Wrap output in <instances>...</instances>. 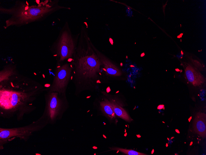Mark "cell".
I'll use <instances>...</instances> for the list:
<instances>
[{"mask_svg": "<svg viewBox=\"0 0 206 155\" xmlns=\"http://www.w3.org/2000/svg\"><path fill=\"white\" fill-rule=\"evenodd\" d=\"M45 89L39 83L19 73L0 82V116L21 121L35 109L34 102Z\"/></svg>", "mask_w": 206, "mask_h": 155, "instance_id": "1", "label": "cell"}, {"mask_svg": "<svg viewBox=\"0 0 206 155\" xmlns=\"http://www.w3.org/2000/svg\"><path fill=\"white\" fill-rule=\"evenodd\" d=\"M71 80L74 95L95 90L101 78V63L93 49L86 27L82 25L76 49L71 61Z\"/></svg>", "mask_w": 206, "mask_h": 155, "instance_id": "2", "label": "cell"}, {"mask_svg": "<svg viewBox=\"0 0 206 155\" xmlns=\"http://www.w3.org/2000/svg\"><path fill=\"white\" fill-rule=\"evenodd\" d=\"M59 0H45L37 5L29 6L27 1H17L9 8L0 7L1 14L8 15L9 17L3 26L6 29L10 26L20 27L33 22L42 21L49 16L62 9L70 8L60 5Z\"/></svg>", "mask_w": 206, "mask_h": 155, "instance_id": "3", "label": "cell"}, {"mask_svg": "<svg viewBox=\"0 0 206 155\" xmlns=\"http://www.w3.org/2000/svg\"><path fill=\"white\" fill-rule=\"evenodd\" d=\"M79 33L73 35L66 22L61 29L56 40L51 48L57 62L72 60L76 49Z\"/></svg>", "mask_w": 206, "mask_h": 155, "instance_id": "4", "label": "cell"}, {"mask_svg": "<svg viewBox=\"0 0 206 155\" xmlns=\"http://www.w3.org/2000/svg\"><path fill=\"white\" fill-rule=\"evenodd\" d=\"M45 106L41 116L47 125H53L62 118L69 107L66 94L56 92H46Z\"/></svg>", "mask_w": 206, "mask_h": 155, "instance_id": "5", "label": "cell"}, {"mask_svg": "<svg viewBox=\"0 0 206 155\" xmlns=\"http://www.w3.org/2000/svg\"><path fill=\"white\" fill-rule=\"evenodd\" d=\"M47 125L40 117L37 120L24 126L11 128H0V150L4 148V145L19 138L27 141L34 133L39 131Z\"/></svg>", "mask_w": 206, "mask_h": 155, "instance_id": "6", "label": "cell"}, {"mask_svg": "<svg viewBox=\"0 0 206 155\" xmlns=\"http://www.w3.org/2000/svg\"><path fill=\"white\" fill-rule=\"evenodd\" d=\"M73 68L70 63L57 62L54 70L52 84L45 88L46 92H56L66 94L68 86L71 80Z\"/></svg>", "mask_w": 206, "mask_h": 155, "instance_id": "7", "label": "cell"}, {"mask_svg": "<svg viewBox=\"0 0 206 155\" xmlns=\"http://www.w3.org/2000/svg\"><path fill=\"white\" fill-rule=\"evenodd\" d=\"M92 46L100 59L105 76L110 78H116L121 76L122 71L115 63L97 49L92 43Z\"/></svg>", "mask_w": 206, "mask_h": 155, "instance_id": "8", "label": "cell"}, {"mask_svg": "<svg viewBox=\"0 0 206 155\" xmlns=\"http://www.w3.org/2000/svg\"><path fill=\"white\" fill-rule=\"evenodd\" d=\"M97 108L102 114L109 121H112L115 119L117 116L112 104L105 95L98 101Z\"/></svg>", "mask_w": 206, "mask_h": 155, "instance_id": "9", "label": "cell"}, {"mask_svg": "<svg viewBox=\"0 0 206 155\" xmlns=\"http://www.w3.org/2000/svg\"><path fill=\"white\" fill-rule=\"evenodd\" d=\"M102 93L110 101L116 116L128 122L132 120L126 110L119 105L113 96L105 92Z\"/></svg>", "mask_w": 206, "mask_h": 155, "instance_id": "10", "label": "cell"}, {"mask_svg": "<svg viewBox=\"0 0 206 155\" xmlns=\"http://www.w3.org/2000/svg\"><path fill=\"white\" fill-rule=\"evenodd\" d=\"M185 75L188 80L194 86H198L203 83L205 79L197 70L188 66L185 70Z\"/></svg>", "mask_w": 206, "mask_h": 155, "instance_id": "11", "label": "cell"}, {"mask_svg": "<svg viewBox=\"0 0 206 155\" xmlns=\"http://www.w3.org/2000/svg\"><path fill=\"white\" fill-rule=\"evenodd\" d=\"M18 74L16 66L10 64L5 66L0 72V82L8 80L11 76Z\"/></svg>", "mask_w": 206, "mask_h": 155, "instance_id": "12", "label": "cell"}, {"mask_svg": "<svg viewBox=\"0 0 206 155\" xmlns=\"http://www.w3.org/2000/svg\"><path fill=\"white\" fill-rule=\"evenodd\" d=\"M203 115L199 114L196 118L194 124L195 130L201 136H205V120L202 117Z\"/></svg>", "mask_w": 206, "mask_h": 155, "instance_id": "13", "label": "cell"}, {"mask_svg": "<svg viewBox=\"0 0 206 155\" xmlns=\"http://www.w3.org/2000/svg\"><path fill=\"white\" fill-rule=\"evenodd\" d=\"M112 150H117L128 155H146L131 149H124L115 148Z\"/></svg>", "mask_w": 206, "mask_h": 155, "instance_id": "14", "label": "cell"}, {"mask_svg": "<svg viewBox=\"0 0 206 155\" xmlns=\"http://www.w3.org/2000/svg\"><path fill=\"white\" fill-rule=\"evenodd\" d=\"M164 106L163 105H159L158 107V109H162L164 107Z\"/></svg>", "mask_w": 206, "mask_h": 155, "instance_id": "15", "label": "cell"}, {"mask_svg": "<svg viewBox=\"0 0 206 155\" xmlns=\"http://www.w3.org/2000/svg\"><path fill=\"white\" fill-rule=\"evenodd\" d=\"M175 131L176 132H177L178 133H180L179 131V130L178 129H176L175 130Z\"/></svg>", "mask_w": 206, "mask_h": 155, "instance_id": "16", "label": "cell"}, {"mask_svg": "<svg viewBox=\"0 0 206 155\" xmlns=\"http://www.w3.org/2000/svg\"><path fill=\"white\" fill-rule=\"evenodd\" d=\"M192 142H191V143H190V145H192Z\"/></svg>", "mask_w": 206, "mask_h": 155, "instance_id": "17", "label": "cell"}, {"mask_svg": "<svg viewBox=\"0 0 206 155\" xmlns=\"http://www.w3.org/2000/svg\"><path fill=\"white\" fill-rule=\"evenodd\" d=\"M191 118V117L190 118H189V119H190L189 121H190V119Z\"/></svg>", "mask_w": 206, "mask_h": 155, "instance_id": "18", "label": "cell"}]
</instances>
